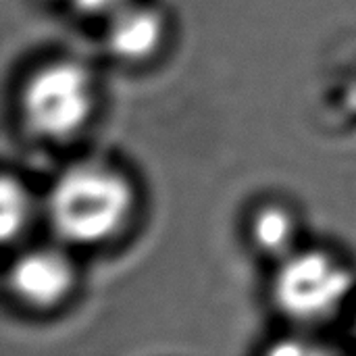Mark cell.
<instances>
[{"instance_id": "ba28073f", "label": "cell", "mask_w": 356, "mask_h": 356, "mask_svg": "<svg viewBox=\"0 0 356 356\" xmlns=\"http://www.w3.org/2000/svg\"><path fill=\"white\" fill-rule=\"evenodd\" d=\"M75 8L79 10H86V13H98V10H104L113 4H117L119 0H69Z\"/></svg>"}, {"instance_id": "6da1fadb", "label": "cell", "mask_w": 356, "mask_h": 356, "mask_svg": "<svg viewBox=\"0 0 356 356\" xmlns=\"http://www.w3.org/2000/svg\"><path fill=\"white\" fill-rule=\"evenodd\" d=\"M131 209L127 181L104 167H77L60 177L52 192L54 227L73 242H100L115 234Z\"/></svg>"}, {"instance_id": "277c9868", "label": "cell", "mask_w": 356, "mask_h": 356, "mask_svg": "<svg viewBox=\"0 0 356 356\" xmlns=\"http://www.w3.org/2000/svg\"><path fill=\"white\" fill-rule=\"evenodd\" d=\"M73 284L69 261L54 250L23 254L10 273L13 292L33 307H52L63 300Z\"/></svg>"}, {"instance_id": "3957f363", "label": "cell", "mask_w": 356, "mask_h": 356, "mask_svg": "<svg viewBox=\"0 0 356 356\" xmlns=\"http://www.w3.org/2000/svg\"><path fill=\"white\" fill-rule=\"evenodd\" d=\"M350 286L348 273L327 254L307 252L292 259L280 273L275 296L284 311L313 319L332 311Z\"/></svg>"}, {"instance_id": "52a82bcc", "label": "cell", "mask_w": 356, "mask_h": 356, "mask_svg": "<svg viewBox=\"0 0 356 356\" xmlns=\"http://www.w3.org/2000/svg\"><path fill=\"white\" fill-rule=\"evenodd\" d=\"M2 238L8 242L13 234H19L27 215V200L17 181L4 177L2 181Z\"/></svg>"}, {"instance_id": "7a4b0ae2", "label": "cell", "mask_w": 356, "mask_h": 356, "mask_svg": "<svg viewBox=\"0 0 356 356\" xmlns=\"http://www.w3.org/2000/svg\"><path fill=\"white\" fill-rule=\"evenodd\" d=\"M92 106L88 71L75 63H54L38 71L23 92V115L31 129L48 138L77 131Z\"/></svg>"}, {"instance_id": "8992f818", "label": "cell", "mask_w": 356, "mask_h": 356, "mask_svg": "<svg viewBox=\"0 0 356 356\" xmlns=\"http://www.w3.org/2000/svg\"><path fill=\"white\" fill-rule=\"evenodd\" d=\"M292 221L286 211L277 207L263 209L254 219V238L261 248L269 252H280L290 244Z\"/></svg>"}, {"instance_id": "5b68a950", "label": "cell", "mask_w": 356, "mask_h": 356, "mask_svg": "<svg viewBox=\"0 0 356 356\" xmlns=\"http://www.w3.org/2000/svg\"><path fill=\"white\" fill-rule=\"evenodd\" d=\"M161 17L150 8L125 10L115 19L108 31V44L123 58H144L161 42Z\"/></svg>"}]
</instances>
